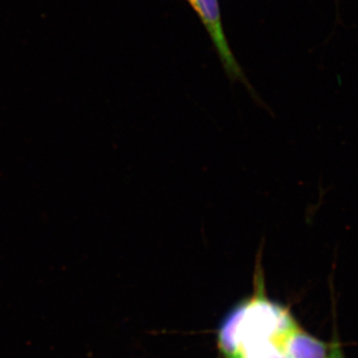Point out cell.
<instances>
[{
    "label": "cell",
    "mask_w": 358,
    "mask_h": 358,
    "mask_svg": "<svg viewBox=\"0 0 358 358\" xmlns=\"http://www.w3.org/2000/svg\"><path fill=\"white\" fill-rule=\"evenodd\" d=\"M256 291L225 317L218 343L226 358H288L282 350L287 334L298 327L288 308L268 300L258 264Z\"/></svg>",
    "instance_id": "6da1fadb"
},
{
    "label": "cell",
    "mask_w": 358,
    "mask_h": 358,
    "mask_svg": "<svg viewBox=\"0 0 358 358\" xmlns=\"http://www.w3.org/2000/svg\"><path fill=\"white\" fill-rule=\"evenodd\" d=\"M187 1L199 14L200 20L206 28L226 72L231 77L241 78V69L231 51L224 33L218 0H187Z\"/></svg>",
    "instance_id": "7a4b0ae2"
},
{
    "label": "cell",
    "mask_w": 358,
    "mask_h": 358,
    "mask_svg": "<svg viewBox=\"0 0 358 358\" xmlns=\"http://www.w3.org/2000/svg\"><path fill=\"white\" fill-rule=\"evenodd\" d=\"M282 350L288 358H327L331 343L315 338L298 326L287 334Z\"/></svg>",
    "instance_id": "3957f363"
},
{
    "label": "cell",
    "mask_w": 358,
    "mask_h": 358,
    "mask_svg": "<svg viewBox=\"0 0 358 358\" xmlns=\"http://www.w3.org/2000/svg\"><path fill=\"white\" fill-rule=\"evenodd\" d=\"M327 358H345V353L343 352L341 343L338 336H334L333 341H331V350Z\"/></svg>",
    "instance_id": "277c9868"
}]
</instances>
